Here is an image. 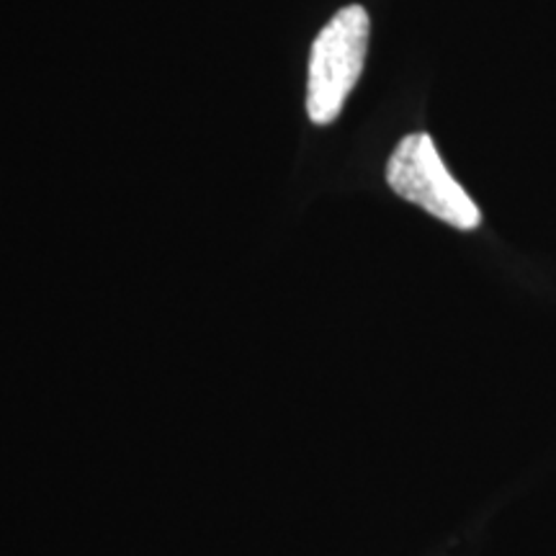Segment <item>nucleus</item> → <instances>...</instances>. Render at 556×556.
I'll return each instance as SVG.
<instances>
[{
    "label": "nucleus",
    "instance_id": "obj_1",
    "mask_svg": "<svg viewBox=\"0 0 556 556\" xmlns=\"http://www.w3.org/2000/svg\"><path fill=\"white\" fill-rule=\"evenodd\" d=\"M371 21L364 5H348L317 34L309 58L307 114L315 124L336 122L364 73Z\"/></svg>",
    "mask_w": 556,
    "mask_h": 556
},
{
    "label": "nucleus",
    "instance_id": "obj_2",
    "mask_svg": "<svg viewBox=\"0 0 556 556\" xmlns=\"http://www.w3.org/2000/svg\"><path fill=\"white\" fill-rule=\"evenodd\" d=\"M387 180L397 197L426 208L428 214L451 227L469 232L482 225L479 206L451 176L428 135H409L402 139L387 163Z\"/></svg>",
    "mask_w": 556,
    "mask_h": 556
}]
</instances>
